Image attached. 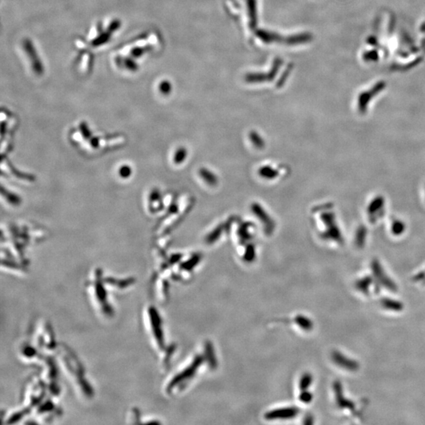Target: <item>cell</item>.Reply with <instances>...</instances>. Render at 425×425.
<instances>
[{"label":"cell","mask_w":425,"mask_h":425,"mask_svg":"<svg viewBox=\"0 0 425 425\" xmlns=\"http://www.w3.org/2000/svg\"><path fill=\"white\" fill-rule=\"evenodd\" d=\"M41 362H42L41 379L52 395L57 397L59 394L60 387L55 363L48 356H45Z\"/></svg>","instance_id":"5b68a950"},{"label":"cell","mask_w":425,"mask_h":425,"mask_svg":"<svg viewBox=\"0 0 425 425\" xmlns=\"http://www.w3.org/2000/svg\"><path fill=\"white\" fill-rule=\"evenodd\" d=\"M47 389L45 383L40 377H33L28 380L22 392V407L26 410H33L45 400Z\"/></svg>","instance_id":"3957f363"},{"label":"cell","mask_w":425,"mask_h":425,"mask_svg":"<svg viewBox=\"0 0 425 425\" xmlns=\"http://www.w3.org/2000/svg\"><path fill=\"white\" fill-rule=\"evenodd\" d=\"M56 352L60 366L73 382L77 392L81 393V395L85 398L93 396V388L85 378L83 366L77 356L64 345H58Z\"/></svg>","instance_id":"6da1fadb"},{"label":"cell","mask_w":425,"mask_h":425,"mask_svg":"<svg viewBox=\"0 0 425 425\" xmlns=\"http://www.w3.org/2000/svg\"><path fill=\"white\" fill-rule=\"evenodd\" d=\"M298 409L294 407L276 409L266 413L265 418L266 420H287L290 419L298 415Z\"/></svg>","instance_id":"9c48e42d"},{"label":"cell","mask_w":425,"mask_h":425,"mask_svg":"<svg viewBox=\"0 0 425 425\" xmlns=\"http://www.w3.org/2000/svg\"><path fill=\"white\" fill-rule=\"evenodd\" d=\"M295 322L298 324L299 327L306 330V331L313 329V323H312L311 321L304 316H298L297 318H295Z\"/></svg>","instance_id":"5bb4252c"},{"label":"cell","mask_w":425,"mask_h":425,"mask_svg":"<svg viewBox=\"0 0 425 425\" xmlns=\"http://www.w3.org/2000/svg\"><path fill=\"white\" fill-rule=\"evenodd\" d=\"M104 283L106 285V287L109 288L115 289V290H121L127 289L133 285L135 281L133 278H128V279L117 280L112 277H106L103 278Z\"/></svg>","instance_id":"8fae6325"},{"label":"cell","mask_w":425,"mask_h":425,"mask_svg":"<svg viewBox=\"0 0 425 425\" xmlns=\"http://www.w3.org/2000/svg\"><path fill=\"white\" fill-rule=\"evenodd\" d=\"M312 381H313V379H312V376L310 374H306L302 376L300 382H299V388H300L301 391H306L308 387L311 385Z\"/></svg>","instance_id":"2e32d148"},{"label":"cell","mask_w":425,"mask_h":425,"mask_svg":"<svg viewBox=\"0 0 425 425\" xmlns=\"http://www.w3.org/2000/svg\"><path fill=\"white\" fill-rule=\"evenodd\" d=\"M146 323L148 324V329L153 340L155 342L156 346L158 348L162 349L165 346L163 331H162V319L160 317L158 311L153 306L146 308Z\"/></svg>","instance_id":"8992f818"},{"label":"cell","mask_w":425,"mask_h":425,"mask_svg":"<svg viewBox=\"0 0 425 425\" xmlns=\"http://www.w3.org/2000/svg\"><path fill=\"white\" fill-rule=\"evenodd\" d=\"M87 292L95 310L104 317H110L113 314L111 306L108 302L106 285L102 278V272L95 270L93 277L87 282Z\"/></svg>","instance_id":"7a4b0ae2"},{"label":"cell","mask_w":425,"mask_h":425,"mask_svg":"<svg viewBox=\"0 0 425 425\" xmlns=\"http://www.w3.org/2000/svg\"><path fill=\"white\" fill-rule=\"evenodd\" d=\"M299 398H300L301 402H304V403H309V402H311L312 394L310 392L303 391V392L300 394Z\"/></svg>","instance_id":"e0dca14e"},{"label":"cell","mask_w":425,"mask_h":425,"mask_svg":"<svg viewBox=\"0 0 425 425\" xmlns=\"http://www.w3.org/2000/svg\"><path fill=\"white\" fill-rule=\"evenodd\" d=\"M333 360L335 361L337 365L342 368H346L347 370H354L358 368V365L348 358H345L342 354L335 352L332 355Z\"/></svg>","instance_id":"7c38bea8"},{"label":"cell","mask_w":425,"mask_h":425,"mask_svg":"<svg viewBox=\"0 0 425 425\" xmlns=\"http://www.w3.org/2000/svg\"><path fill=\"white\" fill-rule=\"evenodd\" d=\"M34 344L40 351L49 354L57 350L58 345L54 340V334L51 327L46 322H39L34 329L33 333Z\"/></svg>","instance_id":"277c9868"},{"label":"cell","mask_w":425,"mask_h":425,"mask_svg":"<svg viewBox=\"0 0 425 425\" xmlns=\"http://www.w3.org/2000/svg\"><path fill=\"white\" fill-rule=\"evenodd\" d=\"M29 410L23 408V407L21 410L10 412V414H8L7 416L6 415V417H5V419H6L5 423L8 424V425L9 424L16 423V422H18L20 420L22 419L23 417L26 416V414H29Z\"/></svg>","instance_id":"4fadbf2b"},{"label":"cell","mask_w":425,"mask_h":425,"mask_svg":"<svg viewBox=\"0 0 425 425\" xmlns=\"http://www.w3.org/2000/svg\"><path fill=\"white\" fill-rule=\"evenodd\" d=\"M19 354L24 361L26 362H30V363L41 362L43 358L41 357L42 355H41V351L29 343H25L21 346Z\"/></svg>","instance_id":"30bf717a"},{"label":"cell","mask_w":425,"mask_h":425,"mask_svg":"<svg viewBox=\"0 0 425 425\" xmlns=\"http://www.w3.org/2000/svg\"><path fill=\"white\" fill-rule=\"evenodd\" d=\"M33 410H35V418L43 423L51 422L61 414L58 406L50 399H45Z\"/></svg>","instance_id":"ba28073f"},{"label":"cell","mask_w":425,"mask_h":425,"mask_svg":"<svg viewBox=\"0 0 425 425\" xmlns=\"http://www.w3.org/2000/svg\"><path fill=\"white\" fill-rule=\"evenodd\" d=\"M202 362H203V358L201 356H198L194 358L190 366H188L183 371L177 374L170 381V383H168L167 387H166L167 392L171 393L178 386H181V385L188 382V380H190L194 377V374H196L197 370H198L199 366L202 365Z\"/></svg>","instance_id":"52a82bcc"},{"label":"cell","mask_w":425,"mask_h":425,"mask_svg":"<svg viewBox=\"0 0 425 425\" xmlns=\"http://www.w3.org/2000/svg\"><path fill=\"white\" fill-rule=\"evenodd\" d=\"M206 354L209 360V363L212 368L214 367L217 364L216 362L215 354H214V349L213 346L210 344V342H206Z\"/></svg>","instance_id":"9a60e30c"},{"label":"cell","mask_w":425,"mask_h":425,"mask_svg":"<svg viewBox=\"0 0 425 425\" xmlns=\"http://www.w3.org/2000/svg\"><path fill=\"white\" fill-rule=\"evenodd\" d=\"M139 412L138 410L133 409L130 412V416H129V420H131V423H138L139 422Z\"/></svg>","instance_id":"ac0fdd59"}]
</instances>
